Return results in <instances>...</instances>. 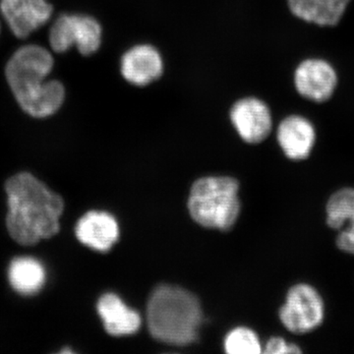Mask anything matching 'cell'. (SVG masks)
I'll list each match as a JSON object with an SVG mask.
<instances>
[{
    "mask_svg": "<svg viewBox=\"0 0 354 354\" xmlns=\"http://www.w3.org/2000/svg\"><path fill=\"white\" fill-rule=\"evenodd\" d=\"M6 227L14 241L31 246L59 232L64 209L60 195L29 172L11 176L6 181Z\"/></svg>",
    "mask_w": 354,
    "mask_h": 354,
    "instance_id": "1",
    "label": "cell"
},
{
    "mask_svg": "<svg viewBox=\"0 0 354 354\" xmlns=\"http://www.w3.org/2000/svg\"><path fill=\"white\" fill-rule=\"evenodd\" d=\"M53 65V55L38 44L22 46L7 62L6 76L11 92L20 108L32 118H50L64 104V86L48 78Z\"/></svg>",
    "mask_w": 354,
    "mask_h": 354,
    "instance_id": "2",
    "label": "cell"
},
{
    "mask_svg": "<svg viewBox=\"0 0 354 354\" xmlns=\"http://www.w3.org/2000/svg\"><path fill=\"white\" fill-rule=\"evenodd\" d=\"M147 322L151 335L158 341L186 346L196 341L202 322L201 305L190 291L160 286L149 299Z\"/></svg>",
    "mask_w": 354,
    "mask_h": 354,
    "instance_id": "3",
    "label": "cell"
},
{
    "mask_svg": "<svg viewBox=\"0 0 354 354\" xmlns=\"http://www.w3.org/2000/svg\"><path fill=\"white\" fill-rule=\"evenodd\" d=\"M239 184L227 176L198 179L191 187L188 209L200 225L220 230L234 227L241 213Z\"/></svg>",
    "mask_w": 354,
    "mask_h": 354,
    "instance_id": "4",
    "label": "cell"
},
{
    "mask_svg": "<svg viewBox=\"0 0 354 354\" xmlns=\"http://www.w3.org/2000/svg\"><path fill=\"white\" fill-rule=\"evenodd\" d=\"M50 44L55 53H66L72 48L83 55H94L102 44V30L95 18L81 14H64L50 27Z\"/></svg>",
    "mask_w": 354,
    "mask_h": 354,
    "instance_id": "5",
    "label": "cell"
},
{
    "mask_svg": "<svg viewBox=\"0 0 354 354\" xmlns=\"http://www.w3.org/2000/svg\"><path fill=\"white\" fill-rule=\"evenodd\" d=\"M325 305L320 293L307 283H298L288 290L286 304L279 309V319L286 329L302 335L320 327Z\"/></svg>",
    "mask_w": 354,
    "mask_h": 354,
    "instance_id": "6",
    "label": "cell"
},
{
    "mask_svg": "<svg viewBox=\"0 0 354 354\" xmlns=\"http://www.w3.org/2000/svg\"><path fill=\"white\" fill-rule=\"evenodd\" d=\"M0 11L14 36L25 39L50 20L53 8L48 0H0Z\"/></svg>",
    "mask_w": 354,
    "mask_h": 354,
    "instance_id": "7",
    "label": "cell"
},
{
    "mask_svg": "<svg viewBox=\"0 0 354 354\" xmlns=\"http://www.w3.org/2000/svg\"><path fill=\"white\" fill-rule=\"evenodd\" d=\"M230 120L247 143H261L272 131L271 111L257 97H244L235 102L230 111Z\"/></svg>",
    "mask_w": 354,
    "mask_h": 354,
    "instance_id": "8",
    "label": "cell"
},
{
    "mask_svg": "<svg viewBox=\"0 0 354 354\" xmlns=\"http://www.w3.org/2000/svg\"><path fill=\"white\" fill-rule=\"evenodd\" d=\"M337 76L329 62L323 59L304 60L295 73V85L297 92L310 101H328L334 94Z\"/></svg>",
    "mask_w": 354,
    "mask_h": 354,
    "instance_id": "9",
    "label": "cell"
},
{
    "mask_svg": "<svg viewBox=\"0 0 354 354\" xmlns=\"http://www.w3.org/2000/svg\"><path fill=\"white\" fill-rule=\"evenodd\" d=\"M120 71L127 82L144 87L162 76L164 62L157 48L150 44H139L123 55Z\"/></svg>",
    "mask_w": 354,
    "mask_h": 354,
    "instance_id": "10",
    "label": "cell"
},
{
    "mask_svg": "<svg viewBox=\"0 0 354 354\" xmlns=\"http://www.w3.org/2000/svg\"><path fill=\"white\" fill-rule=\"evenodd\" d=\"M328 225L337 232L335 244L339 250L354 255V189L335 192L326 206Z\"/></svg>",
    "mask_w": 354,
    "mask_h": 354,
    "instance_id": "11",
    "label": "cell"
},
{
    "mask_svg": "<svg viewBox=\"0 0 354 354\" xmlns=\"http://www.w3.org/2000/svg\"><path fill=\"white\" fill-rule=\"evenodd\" d=\"M75 234L84 245L100 252H106L120 239V227L111 214L92 211L78 221Z\"/></svg>",
    "mask_w": 354,
    "mask_h": 354,
    "instance_id": "12",
    "label": "cell"
},
{
    "mask_svg": "<svg viewBox=\"0 0 354 354\" xmlns=\"http://www.w3.org/2000/svg\"><path fill=\"white\" fill-rule=\"evenodd\" d=\"M277 137L286 157L301 160L308 158L313 150L316 132L313 124L306 118L290 115L279 123Z\"/></svg>",
    "mask_w": 354,
    "mask_h": 354,
    "instance_id": "13",
    "label": "cell"
},
{
    "mask_svg": "<svg viewBox=\"0 0 354 354\" xmlns=\"http://www.w3.org/2000/svg\"><path fill=\"white\" fill-rule=\"evenodd\" d=\"M97 309L109 335L121 337L138 332L141 317L138 312L125 305L118 295L111 292L102 295L97 301Z\"/></svg>",
    "mask_w": 354,
    "mask_h": 354,
    "instance_id": "14",
    "label": "cell"
},
{
    "mask_svg": "<svg viewBox=\"0 0 354 354\" xmlns=\"http://www.w3.org/2000/svg\"><path fill=\"white\" fill-rule=\"evenodd\" d=\"M351 0H288L293 15L319 26H335L341 21Z\"/></svg>",
    "mask_w": 354,
    "mask_h": 354,
    "instance_id": "15",
    "label": "cell"
},
{
    "mask_svg": "<svg viewBox=\"0 0 354 354\" xmlns=\"http://www.w3.org/2000/svg\"><path fill=\"white\" fill-rule=\"evenodd\" d=\"M8 279L13 290L22 295L39 292L46 283V271L38 260L19 257L9 265Z\"/></svg>",
    "mask_w": 354,
    "mask_h": 354,
    "instance_id": "16",
    "label": "cell"
},
{
    "mask_svg": "<svg viewBox=\"0 0 354 354\" xmlns=\"http://www.w3.org/2000/svg\"><path fill=\"white\" fill-rule=\"evenodd\" d=\"M225 349L230 354H258L262 351V346L252 330L239 327L228 333Z\"/></svg>",
    "mask_w": 354,
    "mask_h": 354,
    "instance_id": "17",
    "label": "cell"
},
{
    "mask_svg": "<svg viewBox=\"0 0 354 354\" xmlns=\"http://www.w3.org/2000/svg\"><path fill=\"white\" fill-rule=\"evenodd\" d=\"M301 349L295 344H288L283 337H272L265 346V353H301Z\"/></svg>",
    "mask_w": 354,
    "mask_h": 354,
    "instance_id": "18",
    "label": "cell"
}]
</instances>
